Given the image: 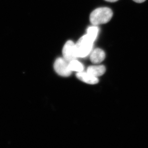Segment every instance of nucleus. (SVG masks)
Wrapping results in <instances>:
<instances>
[{"mask_svg":"<svg viewBox=\"0 0 148 148\" xmlns=\"http://www.w3.org/2000/svg\"><path fill=\"white\" fill-rule=\"evenodd\" d=\"M133 1H135V2L140 3H143L146 0H133Z\"/></svg>","mask_w":148,"mask_h":148,"instance_id":"obj_10","label":"nucleus"},{"mask_svg":"<svg viewBox=\"0 0 148 148\" xmlns=\"http://www.w3.org/2000/svg\"><path fill=\"white\" fill-rule=\"evenodd\" d=\"M113 12L108 8H100L93 10L90 15V21L94 26L106 24L111 20Z\"/></svg>","mask_w":148,"mask_h":148,"instance_id":"obj_1","label":"nucleus"},{"mask_svg":"<svg viewBox=\"0 0 148 148\" xmlns=\"http://www.w3.org/2000/svg\"><path fill=\"white\" fill-rule=\"evenodd\" d=\"M69 67L71 71L77 72L78 73L82 72L84 69L83 64L76 59L69 62Z\"/></svg>","mask_w":148,"mask_h":148,"instance_id":"obj_8","label":"nucleus"},{"mask_svg":"<svg viewBox=\"0 0 148 148\" xmlns=\"http://www.w3.org/2000/svg\"><path fill=\"white\" fill-rule=\"evenodd\" d=\"M109 2H115L119 0H105Z\"/></svg>","mask_w":148,"mask_h":148,"instance_id":"obj_11","label":"nucleus"},{"mask_svg":"<svg viewBox=\"0 0 148 148\" xmlns=\"http://www.w3.org/2000/svg\"><path fill=\"white\" fill-rule=\"evenodd\" d=\"M94 41L87 34L82 37L75 44L77 58H84L87 56L92 51Z\"/></svg>","mask_w":148,"mask_h":148,"instance_id":"obj_2","label":"nucleus"},{"mask_svg":"<svg viewBox=\"0 0 148 148\" xmlns=\"http://www.w3.org/2000/svg\"><path fill=\"white\" fill-rule=\"evenodd\" d=\"M106 71V68L103 65L90 66L87 69V73L97 77L103 75L105 73Z\"/></svg>","mask_w":148,"mask_h":148,"instance_id":"obj_7","label":"nucleus"},{"mask_svg":"<svg viewBox=\"0 0 148 148\" xmlns=\"http://www.w3.org/2000/svg\"><path fill=\"white\" fill-rule=\"evenodd\" d=\"M106 58L104 51L100 48H96L92 51L90 55V60L94 64H98L102 62Z\"/></svg>","mask_w":148,"mask_h":148,"instance_id":"obj_6","label":"nucleus"},{"mask_svg":"<svg viewBox=\"0 0 148 148\" xmlns=\"http://www.w3.org/2000/svg\"><path fill=\"white\" fill-rule=\"evenodd\" d=\"M76 76L78 79L88 84H96L99 81L97 77L93 76L87 72H78L76 74Z\"/></svg>","mask_w":148,"mask_h":148,"instance_id":"obj_5","label":"nucleus"},{"mask_svg":"<svg viewBox=\"0 0 148 148\" xmlns=\"http://www.w3.org/2000/svg\"><path fill=\"white\" fill-rule=\"evenodd\" d=\"M63 55L64 59L68 62L77 58L75 45L72 41H68L65 44L63 49Z\"/></svg>","mask_w":148,"mask_h":148,"instance_id":"obj_4","label":"nucleus"},{"mask_svg":"<svg viewBox=\"0 0 148 148\" xmlns=\"http://www.w3.org/2000/svg\"><path fill=\"white\" fill-rule=\"evenodd\" d=\"M69 62L64 58H58L54 62L53 67L55 71L61 76L69 77L71 75L72 71L69 67Z\"/></svg>","mask_w":148,"mask_h":148,"instance_id":"obj_3","label":"nucleus"},{"mask_svg":"<svg viewBox=\"0 0 148 148\" xmlns=\"http://www.w3.org/2000/svg\"><path fill=\"white\" fill-rule=\"evenodd\" d=\"M99 29L96 26H92L89 27L87 30V34L93 40L95 41L98 36Z\"/></svg>","mask_w":148,"mask_h":148,"instance_id":"obj_9","label":"nucleus"}]
</instances>
